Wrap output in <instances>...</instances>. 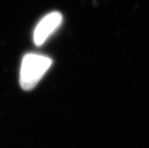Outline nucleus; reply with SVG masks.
Here are the masks:
<instances>
[{"label": "nucleus", "mask_w": 149, "mask_h": 148, "mask_svg": "<svg viewBox=\"0 0 149 148\" xmlns=\"http://www.w3.org/2000/svg\"><path fill=\"white\" fill-rule=\"evenodd\" d=\"M62 20L63 16L58 12H53L47 15L38 22L34 31V43L37 46H41L47 38L58 28Z\"/></svg>", "instance_id": "obj_2"}, {"label": "nucleus", "mask_w": 149, "mask_h": 148, "mask_svg": "<svg viewBox=\"0 0 149 148\" xmlns=\"http://www.w3.org/2000/svg\"><path fill=\"white\" fill-rule=\"evenodd\" d=\"M52 60L49 57L37 54L26 55L23 57L20 72L22 88L26 91L34 88L50 68Z\"/></svg>", "instance_id": "obj_1"}]
</instances>
